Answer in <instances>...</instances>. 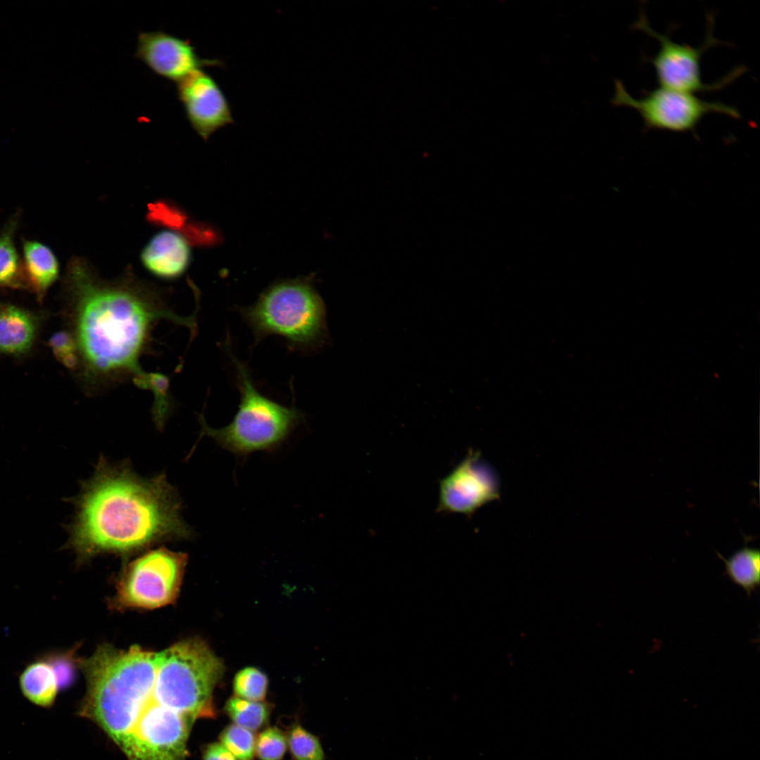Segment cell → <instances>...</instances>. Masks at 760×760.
I'll return each mask as SVG.
<instances>
[{
  "mask_svg": "<svg viewBox=\"0 0 760 760\" xmlns=\"http://www.w3.org/2000/svg\"><path fill=\"white\" fill-rule=\"evenodd\" d=\"M224 711L233 723L255 732L267 725L271 707L265 701H251L234 695L227 700Z\"/></svg>",
  "mask_w": 760,
  "mask_h": 760,
  "instance_id": "cell-18",
  "label": "cell"
},
{
  "mask_svg": "<svg viewBox=\"0 0 760 760\" xmlns=\"http://www.w3.org/2000/svg\"><path fill=\"white\" fill-rule=\"evenodd\" d=\"M187 562L185 553L160 547L131 562L118 584L116 602L122 607L153 609L173 602Z\"/></svg>",
  "mask_w": 760,
  "mask_h": 760,
  "instance_id": "cell-8",
  "label": "cell"
},
{
  "mask_svg": "<svg viewBox=\"0 0 760 760\" xmlns=\"http://www.w3.org/2000/svg\"><path fill=\"white\" fill-rule=\"evenodd\" d=\"M156 652L106 647L89 661L80 714L95 721L128 760H186L194 721L156 695Z\"/></svg>",
  "mask_w": 760,
  "mask_h": 760,
  "instance_id": "cell-2",
  "label": "cell"
},
{
  "mask_svg": "<svg viewBox=\"0 0 760 760\" xmlns=\"http://www.w3.org/2000/svg\"><path fill=\"white\" fill-rule=\"evenodd\" d=\"M240 311L257 341L274 334L293 349L310 350L327 339L325 305L307 279L277 281Z\"/></svg>",
  "mask_w": 760,
  "mask_h": 760,
  "instance_id": "cell-4",
  "label": "cell"
},
{
  "mask_svg": "<svg viewBox=\"0 0 760 760\" xmlns=\"http://www.w3.org/2000/svg\"><path fill=\"white\" fill-rule=\"evenodd\" d=\"M39 326V315L0 302V353L14 357L28 353L36 341Z\"/></svg>",
  "mask_w": 760,
  "mask_h": 760,
  "instance_id": "cell-13",
  "label": "cell"
},
{
  "mask_svg": "<svg viewBox=\"0 0 760 760\" xmlns=\"http://www.w3.org/2000/svg\"><path fill=\"white\" fill-rule=\"evenodd\" d=\"M500 495V479L479 451L465 457L439 483L438 512L470 515Z\"/></svg>",
  "mask_w": 760,
  "mask_h": 760,
  "instance_id": "cell-9",
  "label": "cell"
},
{
  "mask_svg": "<svg viewBox=\"0 0 760 760\" xmlns=\"http://www.w3.org/2000/svg\"><path fill=\"white\" fill-rule=\"evenodd\" d=\"M616 106L635 110L642 118L646 129L673 132H692L703 118L719 113L740 118L738 110L722 102L702 100L691 93L663 87H658L641 99L633 97L622 82L614 80V93L610 100Z\"/></svg>",
  "mask_w": 760,
  "mask_h": 760,
  "instance_id": "cell-7",
  "label": "cell"
},
{
  "mask_svg": "<svg viewBox=\"0 0 760 760\" xmlns=\"http://www.w3.org/2000/svg\"><path fill=\"white\" fill-rule=\"evenodd\" d=\"M63 287L70 332L89 378L132 374L141 387L149 373L140 369L139 360L153 324L166 319L196 327L193 315L181 317L168 310L151 288L129 277L103 280L79 257L67 264Z\"/></svg>",
  "mask_w": 760,
  "mask_h": 760,
  "instance_id": "cell-1",
  "label": "cell"
},
{
  "mask_svg": "<svg viewBox=\"0 0 760 760\" xmlns=\"http://www.w3.org/2000/svg\"><path fill=\"white\" fill-rule=\"evenodd\" d=\"M268 688L267 676L260 669L248 666L237 672L233 680L234 695L251 701H264Z\"/></svg>",
  "mask_w": 760,
  "mask_h": 760,
  "instance_id": "cell-21",
  "label": "cell"
},
{
  "mask_svg": "<svg viewBox=\"0 0 760 760\" xmlns=\"http://www.w3.org/2000/svg\"><path fill=\"white\" fill-rule=\"evenodd\" d=\"M179 100L192 128L205 141L218 129L232 124L229 102L216 81L203 69L177 83Z\"/></svg>",
  "mask_w": 760,
  "mask_h": 760,
  "instance_id": "cell-10",
  "label": "cell"
},
{
  "mask_svg": "<svg viewBox=\"0 0 760 760\" xmlns=\"http://www.w3.org/2000/svg\"><path fill=\"white\" fill-rule=\"evenodd\" d=\"M73 502L76 514L68 526L67 546L80 558L130 552L192 535L165 476L141 478L124 463L113 464L101 457Z\"/></svg>",
  "mask_w": 760,
  "mask_h": 760,
  "instance_id": "cell-3",
  "label": "cell"
},
{
  "mask_svg": "<svg viewBox=\"0 0 760 760\" xmlns=\"http://www.w3.org/2000/svg\"><path fill=\"white\" fill-rule=\"evenodd\" d=\"M191 249L186 240L172 231H161L146 243L141 260L152 274L165 279L182 275L191 262Z\"/></svg>",
  "mask_w": 760,
  "mask_h": 760,
  "instance_id": "cell-12",
  "label": "cell"
},
{
  "mask_svg": "<svg viewBox=\"0 0 760 760\" xmlns=\"http://www.w3.org/2000/svg\"><path fill=\"white\" fill-rule=\"evenodd\" d=\"M717 555L723 562L727 577L751 596L760 585L759 550L745 545L728 558Z\"/></svg>",
  "mask_w": 760,
  "mask_h": 760,
  "instance_id": "cell-17",
  "label": "cell"
},
{
  "mask_svg": "<svg viewBox=\"0 0 760 760\" xmlns=\"http://www.w3.org/2000/svg\"><path fill=\"white\" fill-rule=\"evenodd\" d=\"M72 654V652H50L43 655L55 673L59 689L70 686L75 680V667Z\"/></svg>",
  "mask_w": 760,
  "mask_h": 760,
  "instance_id": "cell-24",
  "label": "cell"
},
{
  "mask_svg": "<svg viewBox=\"0 0 760 760\" xmlns=\"http://www.w3.org/2000/svg\"><path fill=\"white\" fill-rule=\"evenodd\" d=\"M287 749L286 734L277 726L264 728L256 737L255 756L259 760H281Z\"/></svg>",
  "mask_w": 760,
  "mask_h": 760,
  "instance_id": "cell-22",
  "label": "cell"
},
{
  "mask_svg": "<svg viewBox=\"0 0 760 760\" xmlns=\"http://www.w3.org/2000/svg\"><path fill=\"white\" fill-rule=\"evenodd\" d=\"M21 243L27 289L42 302L59 277V262L53 251L40 241L23 238Z\"/></svg>",
  "mask_w": 760,
  "mask_h": 760,
  "instance_id": "cell-14",
  "label": "cell"
},
{
  "mask_svg": "<svg viewBox=\"0 0 760 760\" xmlns=\"http://www.w3.org/2000/svg\"><path fill=\"white\" fill-rule=\"evenodd\" d=\"M256 736L254 732L234 723L220 733L219 742L239 760H253Z\"/></svg>",
  "mask_w": 760,
  "mask_h": 760,
  "instance_id": "cell-20",
  "label": "cell"
},
{
  "mask_svg": "<svg viewBox=\"0 0 760 760\" xmlns=\"http://www.w3.org/2000/svg\"><path fill=\"white\" fill-rule=\"evenodd\" d=\"M714 15L709 13L704 40L697 47L675 42L669 34L653 30L643 11L640 12L632 28L643 32L660 44L657 54L650 58V63L654 68L660 87L692 94L721 89L747 70L745 66L740 65L714 83L705 84L702 81L700 63L702 55L722 43L714 36Z\"/></svg>",
  "mask_w": 760,
  "mask_h": 760,
  "instance_id": "cell-6",
  "label": "cell"
},
{
  "mask_svg": "<svg viewBox=\"0 0 760 760\" xmlns=\"http://www.w3.org/2000/svg\"><path fill=\"white\" fill-rule=\"evenodd\" d=\"M203 760H239L220 742L208 744L203 750Z\"/></svg>",
  "mask_w": 760,
  "mask_h": 760,
  "instance_id": "cell-25",
  "label": "cell"
},
{
  "mask_svg": "<svg viewBox=\"0 0 760 760\" xmlns=\"http://www.w3.org/2000/svg\"><path fill=\"white\" fill-rule=\"evenodd\" d=\"M19 685L25 698L43 708L54 704L59 690L55 673L43 656L26 666L20 675Z\"/></svg>",
  "mask_w": 760,
  "mask_h": 760,
  "instance_id": "cell-15",
  "label": "cell"
},
{
  "mask_svg": "<svg viewBox=\"0 0 760 760\" xmlns=\"http://www.w3.org/2000/svg\"><path fill=\"white\" fill-rule=\"evenodd\" d=\"M236 371L241 400L230 424L210 427L198 414L201 436L213 438L222 448L238 457L257 451H272L279 446L304 420L295 406L286 407L266 397L253 381L247 366L229 350Z\"/></svg>",
  "mask_w": 760,
  "mask_h": 760,
  "instance_id": "cell-5",
  "label": "cell"
},
{
  "mask_svg": "<svg viewBox=\"0 0 760 760\" xmlns=\"http://www.w3.org/2000/svg\"><path fill=\"white\" fill-rule=\"evenodd\" d=\"M20 212L16 211L0 230V287L27 289L22 258L15 246V236L20 224Z\"/></svg>",
  "mask_w": 760,
  "mask_h": 760,
  "instance_id": "cell-16",
  "label": "cell"
},
{
  "mask_svg": "<svg viewBox=\"0 0 760 760\" xmlns=\"http://www.w3.org/2000/svg\"><path fill=\"white\" fill-rule=\"evenodd\" d=\"M287 746L293 760H324V752L319 738L298 722L286 733Z\"/></svg>",
  "mask_w": 760,
  "mask_h": 760,
  "instance_id": "cell-19",
  "label": "cell"
},
{
  "mask_svg": "<svg viewBox=\"0 0 760 760\" xmlns=\"http://www.w3.org/2000/svg\"><path fill=\"white\" fill-rule=\"evenodd\" d=\"M53 355L63 366L75 369L80 365V358L75 341L70 331L55 333L49 341Z\"/></svg>",
  "mask_w": 760,
  "mask_h": 760,
  "instance_id": "cell-23",
  "label": "cell"
},
{
  "mask_svg": "<svg viewBox=\"0 0 760 760\" xmlns=\"http://www.w3.org/2000/svg\"><path fill=\"white\" fill-rule=\"evenodd\" d=\"M135 57L155 74L176 83L196 70L220 64L200 58L189 40L163 31L139 33Z\"/></svg>",
  "mask_w": 760,
  "mask_h": 760,
  "instance_id": "cell-11",
  "label": "cell"
}]
</instances>
